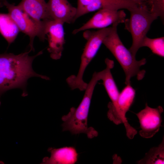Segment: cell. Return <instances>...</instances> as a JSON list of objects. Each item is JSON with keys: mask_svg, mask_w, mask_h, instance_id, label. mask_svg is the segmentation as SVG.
Masks as SVG:
<instances>
[{"mask_svg": "<svg viewBox=\"0 0 164 164\" xmlns=\"http://www.w3.org/2000/svg\"><path fill=\"white\" fill-rule=\"evenodd\" d=\"M30 52L29 50L17 55L12 53L0 54V98L7 91L16 88L22 90L23 96H27V80L31 77L50 79L36 73L32 67L33 60L42 54V51L33 56L29 55Z\"/></svg>", "mask_w": 164, "mask_h": 164, "instance_id": "6da1fadb", "label": "cell"}, {"mask_svg": "<svg viewBox=\"0 0 164 164\" xmlns=\"http://www.w3.org/2000/svg\"><path fill=\"white\" fill-rule=\"evenodd\" d=\"M103 72L102 70L93 73L78 107L77 108H71L69 112L62 116L63 131H69L72 134L84 133L90 138L97 136V132L92 127H88L87 118L94 91L98 81L101 80Z\"/></svg>", "mask_w": 164, "mask_h": 164, "instance_id": "7a4b0ae2", "label": "cell"}, {"mask_svg": "<svg viewBox=\"0 0 164 164\" xmlns=\"http://www.w3.org/2000/svg\"><path fill=\"white\" fill-rule=\"evenodd\" d=\"M115 24L112 26V28L109 33L105 37L103 44L111 52L122 68L125 75V84H130L131 79L135 77L138 80L144 77L146 71L141 70V67L145 65L146 60L143 58L139 60L136 59L130 51L124 45L120 39L117 32Z\"/></svg>", "mask_w": 164, "mask_h": 164, "instance_id": "3957f363", "label": "cell"}, {"mask_svg": "<svg viewBox=\"0 0 164 164\" xmlns=\"http://www.w3.org/2000/svg\"><path fill=\"white\" fill-rule=\"evenodd\" d=\"M112 26L100 29L96 31L87 30L83 34L87 41L81 57L80 64L77 75H72L66 81L72 90L76 89L80 91L85 89L87 83L83 80L85 71L89 64L97 54L105 37L109 33Z\"/></svg>", "mask_w": 164, "mask_h": 164, "instance_id": "277c9868", "label": "cell"}, {"mask_svg": "<svg viewBox=\"0 0 164 164\" xmlns=\"http://www.w3.org/2000/svg\"><path fill=\"white\" fill-rule=\"evenodd\" d=\"M5 7L8 13L16 23L20 31L28 35L30 39V51H34L33 41L36 37L41 41L46 39V33L48 23H41L30 16L18 5L11 4L6 0H0V7Z\"/></svg>", "mask_w": 164, "mask_h": 164, "instance_id": "5b68a950", "label": "cell"}, {"mask_svg": "<svg viewBox=\"0 0 164 164\" xmlns=\"http://www.w3.org/2000/svg\"><path fill=\"white\" fill-rule=\"evenodd\" d=\"M129 12L130 18L126 19L124 22L125 29L131 34L132 42L129 50L135 56L151 24L158 18L143 7H137Z\"/></svg>", "mask_w": 164, "mask_h": 164, "instance_id": "8992f818", "label": "cell"}, {"mask_svg": "<svg viewBox=\"0 0 164 164\" xmlns=\"http://www.w3.org/2000/svg\"><path fill=\"white\" fill-rule=\"evenodd\" d=\"M136 94L135 91L130 84L126 85L120 93L116 111L108 116V119L115 124L123 123L128 138H133L137 133V131L128 123L126 114L133 104Z\"/></svg>", "mask_w": 164, "mask_h": 164, "instance_id": "52a82bcc", "label": "cell"}, {"mask_svg": "<svg viewBox=\"0 0 164 164\" xmlns=\"http://www.w3.org/2000/svg\"><path fill=\"white\" fill-rule=\"evenodd\" d=\"M126 14L123 10H116L109 8L99 9L92 17L82 26L73 30L76 34L82 31L91 29H102L110 25L124 23Z\"/></svg>", "mask_w": 164, "mask_h": 164, "instance_id": "ba28073f", "label": "cell"}, {"mask_svg": "<svg viewBox=\"0 0 164 164\" xmlns=\"http://www.w3.org/2000/svg\"><path fill=\"white\" fill-rule=\"evenodd\" d=\"M163 111L161 106L153 108L146 103L145 108L136 114L140 124L141 130L139 134L141 137L150 138L159 132L162 126L161 114Z\"/></svg>", "mask_w": 164, "mask_h": 164, "instance_id": "9c48e42d", "label": "cell"}, {"mask_svg": "<svg viewBox=\"0 0 164 164\" xmlns=\"http://www.w3.org/2000/svg\"><path fill=\"white\" fill-rule=\"evenodd\" d=\"M64 23L60 21L51 20L47 25L46 39L48 43L47 50L51 58L54 60L61 57L65 43Z\"/></svg>", "mask_w": 164, "mask_h": 164, "instance_id": "30bf717a", "label": "cell"}, {"mask_svg": "<svg viewBox=\"0 0 164 164\" xmlns=\"http://www.w3.org/2000/svg\"><path fill=\"white\" fill-rule=\"evenodd\" d=\"M50 16L52 20L63 23L75 22L77 9L67 0H49L47 3Z\"/></svg>", "mask_w": 164, "mask_h": 164, "instance_id": "8fae6325", "label": "cell"}, {"mask_svg": "<svg viewBox=\"0 0 164 164\" xmlns=\"http://www.w3.org/2000/svg\"><path fill=\"white\" fill-rule=\"evenodd\" d=\"M105 62L106 67L103 70L101 80H102L103 84L111 101L108 105V110L111 112L113 113L117 108L120 92L111 72V70L114 66V62L106 58Z\"/></svg>", "mask_w": 164, "mask_h": 164, "instance_id": "7c38bea8", "label": "cell"}, {"mask_svg": "<svg viewBox=\"0 0 164 164\" xmlns=\"http://www.w3.org/2000/svg\"><path fill=\"white\" fill-rule=\"evenodd\" d=\"M18 5L38 22L45 23L53 20L49 15L47 3L45 0H22Z\"/></svg>", "mask_w": 164, "mask_h": 164, "instance_id": "4fadbf2b", "label": "cell"}, {"mask_svg": "<svg viewBox=\"0 0 164 164\" xmlns=\"http://www.w3.org/2000/svg\"><path fill=\"white\" fill-rule=\"evenodd\" d=\"M48 151L50 153V157L44 158L43 164H74L78 160V154L73 147L50 148Z\"/></svg>", "mask_w": 164, "mask_h": 164, "instance_id": "5bb4252c", "label": "cell"}, {"mask_svg": "<svg viewBox=\"0 0 164 164\" xmlns=\"http://www.w3.org/2000/svg\"><path fill=\"white\" fill-rule=\"evenodd\" d=\"M20 30L8 14L0 13V33L9 45L15 40Z\"/></svg>", "mask_w": 164, "mask_h": 164, "instance_id": "9a60e30c", "label": "cell"}, {"mask_svg": "<svg viewBox=\"0 0 164 164\" xmlns=\"http://www.w3.org/2000/svg\"><path fill=\"white\" fill-rule=\"evenodd\" d=\"M139 164H159L164 163V138L157 147L151 148L145 157L138 161Z\"/></svg>", "mask_w": 164, "mask_h": 164, "instance_id": "2e32d148", "label": "cell"}, {"mask_svg": "<svg viewBox=\"0 0 164 164\" xmlns=\"http://www.w3.org/2000/svg\"><path fill=\"white\" fill-rule=\"evenodd\" d=\"M147 47L152 53L160 57H164V37L151 39L147 36L143 39L141 47Z\"/></svg>", "mask_w": 164, "mask_h": 164, "instance_id": "e0dca14e", "label": "cell"}, {"mask_svg": "<svg viewBox=\"0 0 164 164\" xmlns=\"http://www.w3.org/2000/svg\"><path fill=\"white\" fill-rule=\"evenodd\" d=\"M148 11L162 20L164 18V0H148L145 5Z\"/></svg>", "mask_w": 164, "mask_h": 164, "instance_id": "ac0fdd59", "label": "cell"}, {"mask_svg": "<svg viewBox=\"0 0 164 164\" xmlns=\"http://www.w3.org/2000/svg\"><path fill=\"white\" fill-rule=\"evenodd\" d=\"M93 0H78L76 14L74 19L75 21L81 16L83 11L92 2Z\"/></svg>", "mask_w": 164, "mask_h": 164, "instance_id": "d6986e66", "label": "cell"}, {"mask_svg": "<svg viewBox=\"0 0 164 164\" xmlns=\"http://www.w3.org/2000/svg\"><path fill=\"white\" fill-rule=\"evenodd\" d=\"M138 6L143 7L144 6L148 0H131Z\"/></svg>", "mask_w": 164, "mask_h": 164, "instance_id": "ffe728a7", "label": "cell"}]
</instances>
